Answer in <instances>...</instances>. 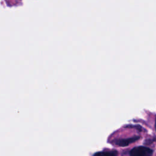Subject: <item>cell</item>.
<instances>
[{
    "instance_id": "cell-1",
    "label": "cell",
    "mask_w": 156,
    "mask_h": 156,
    "mask_svg": "<svg viewBox=\"0 0 156 156\" xmlns=\"http://www.w3.org/2000/svg\"><path fill=\"white\" fill-rule=\"evenodd\" d=\"M152 152L153 151L149 147L138 146L130 151V155L132 156H149L152 154Z\"/></svg>"
},
{
    "instance_id": "cell-2",
    "label": "cell",
    "mask_w": 156,
    "mask_h": 156,
    "mask_svg": "<svg viewBox=\"0 0 156 156\" xmlns=\"http://www.w3.org/2000/svg\"><path fill=\"white\" fill-rule=\"evenodd\" d=\"M140 138L139 136H134L132 138H126V139H120L118 140L116 142V144L119 146H126L129 145L130 144L135 142V141L138 140Z\"/></svg>"
},
{
    "instance_id": "cell-3",
    "label": "cell",
    "mask_w": 156,
    "mask_h": 156,
    "mask_svg": "<svg viewBox=\"0 0 156 156\" xmlns=\"http://www.w3.org/2000/svg\"><path fill=\"white\" fill-rule=\"evenodd\" d=\"M116 154V152H99V153H96L94 155H104V156H110V155H115Z\"/></svg>"
}]
</instances>
